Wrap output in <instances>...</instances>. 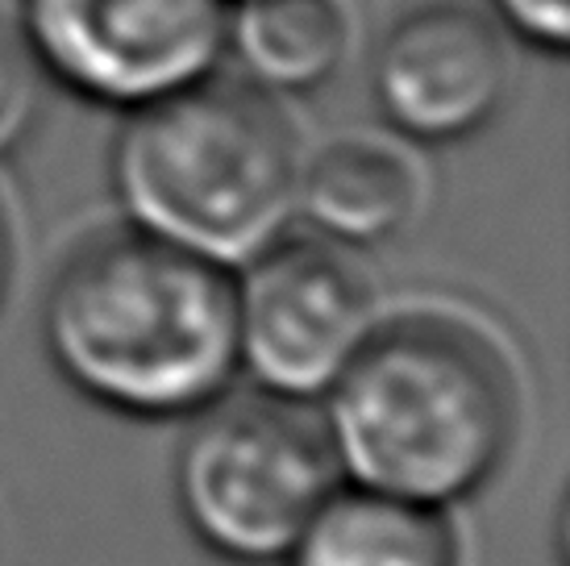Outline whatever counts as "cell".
<instances>
[{
  "instance_id": "1",
  "label": "cell",
  "mask_w": 570,
  "mask_h": 566,
  "mask_svg": "<svg viewBox=\"0 0 570 566\" xmlns=\"http://www.w3.org/2000/svg\"><path fill=\"white\" fill-rule=\"evenodd\" d=\"M42 342L105 409L146 421L205 412L238 371L234 280L138 230L100 234L50 283Z\"/></svg>"
},
{
  "instance_id": "2",
  "label": "cell",
  "mask_w": 570,
  "mask_h": 566,
  "mask_svg": "<svg viewBox=\"0 0 570 566\" xmlns=\"http://www.w3.org/2000/svg\"><path fill=\"white\" fill-rule=\"evenodd\" d=\"M301 163L279 96L208 76L126 113L109 175L129 230L229 271L284 237Z\"/></svg>"
},
{
  "instance_id": "3",
  "label": "cell",
  "mask_w": 570,
  "mask_h": 566,
  "mask_svg": "<svg viewBox=\"0 0 570 566\" xmlns=\"http://www.w3.org/2000/svg\"><path fill=\"white\" fill-rule=\"evenodd\" d=\"M512 438V388L475 333L375 330L330 388V450L354 488L445 508L488 484Z\"/></svg>"
},
{
  "instance_id": "4",
  "label": "cell",
  "mask_w": 570,
  "mask_h": 566,
  "mask_svg": "<svg viewBox=\"0 0 570 566\" xmlns=\"http://www.w3.org/2000/svg\"><path fill=\"white\" fill-rule=\"evenodd\" d=\"M333 484L330 441L271 396L208 404L175 458V500L191 534L246 566L287 558Z\"/></svg>"
},
{
  "instance_id": "5",
  "label": "cell",
  "mask_w": 570,
  "mask_h": 566,
  "mask_svg": "<svg viewBox=\"0 0 570 566\" xmlns=\"http://www.w3.org/2000/svg\"><path fill=\"white\" fill-rule=\"evenodd\" d=\"M47 84L105 109H146L217 76L229 0H17Z\"/></svg>"
},
{
  "instance_id": "6",
  "label": "cell",
  "mask_w": 570,
  "mask_h": 566,
  "mask_svg": "<svg viewBox=\"0 0 570 566\" xmlns=\"http://www.w3.org/2000/svg\"><path fill=\"white\" fill-rule=\"evenodd\" d=\"M238 367L284 404L330 396L375 333V300L330 242L279 237L234 283Z\"/></svg>"
},
{
  "instance_id": "7",
  "label": "cell",
  "mask_w": 570,
  "mask_h": 566,
  "mask_svg": "<svg viewBox=\"0 0 570 566\" xmlns=\"http://www.w3.org/2000/svg\"><path fill=\"white\" fill-rule=\"evenodd\" d=\"M508 79V33L462 0H429L380 38L371 96L396 134L450 146L500 113Z\"/></svg>"
},
{
  "instance_id": "8",
  "label": "cell",
  "mask_w": 570,
  "mask_h": 566,
  "mask_svg": "<svg viewBox=\"0 0 570 566\" xmlns=\"http://www.w3.org/2000/svg\"><path fill=\"white\" fill-rule=\"evenodd\" d=\"M421 188L412 163L375 138H337L301 163L296 213L321 242L380 246L404 234Z\"/></svg>"
},
{
  "instance_id": "9",
  "label": "cell",
  "mask_w": 570,
  "mask_h": 566,
  "mask_svg": "<svg viewBox=\"0 0 570 566\" xmlns=\"http://www.w3.org/2000/svg\"><path fill=\"white\" fill-rule=\"evenodd\" d=\"M454 537L438 508L380 491H333L304 525L287 566H454Z\"/></svg>"
},
{
  "instance_id": "10",
  "label": "cell",
  "mask_w": 570,
  "mask_h": 566,
  "mask_svg": "<svg viewBox=\"0 0 570 566\" xmlns=\"http://www.w3.org/2000/svg\"><path fill=\"white\" fill-rule=\"evenodd\" d=\"M346 13L337 0H234L225 50L238 55L246 84L271 96L325 88L346 59Z\"/></svg>"
},
{
  "instance_id": "11",
  "label": "cell",
  "mask_w": 570,
  "mask_h": 566,
  "mask_svg": "<svg viewBox=\"0 0 570 566\" xmlns=\"http://www.w3.org/2000/svg\"><path fill=\"white\" fill-rule=\"evenodd\" d=\"M47 88V76L33 64L17 26H0V163L17 155L21 142L33 134Z\"/></svg>"
},
{
  "instance_id": "12",
  "label": "cell",
  "mask_w": 570,
  "mask_h": 566,
  "mask_svg": "<svg viewBox=\"0 0 570 566\" xmlns=\"http://www.w3.org/2000/svg\"><path fill=\"white\" fill-rule=\"evenodd\" d=\"M491 21L524 47L562 55L570 42V0H488Z\"/></svg>"
},
{
  "instance_id": "13",
  "label": "cell",
  "mask_w": 570,
  "mask_h": 566,
  "mask_svg": "<svg viewBox=\"0 0 570 566\" xmlns=\"http://www.w3.org/2000/svg\"><path fill=\"white\" fill-rule=\"evenodd\" d=\"M9 287V234H4V217H0V296Z\"/></svg>"
},
{
  "instance_id": "14",
  "label": "cell",
  "mask_w": 570,
  "mask_h": 566,
  "mask_svg": "<svg viewBox=\"0 0 570 566\" xmlns=\"http://www.w3.org/2000/svg\"><path fill=\"white\" fill-rule=\"evenodd\" d=\"M229 4H234V0H229Z\"/></svg>"
}]
</instances>
